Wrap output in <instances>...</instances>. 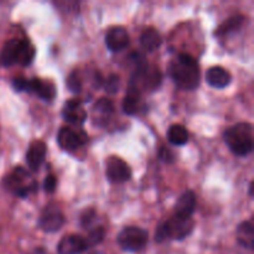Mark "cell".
Here are the masks:
<instances>
[{"label": "cell", "mask_w": 254, "mask_h": 254, "mask_svg": "<svg viewBox=\"0 0 254 254\" xmlns=\"http://www.w3.org/2000/svg\"><path fill=\"white\" fill-rule=\"evenodd\" d=\"M169 73L176 86L185 91L196 89L200 84V67L195 57L189 54H180L169 67Z\"/></svg>", "instance_id": "1"}, {"label": "cell", "mask_w": 254, "mask_h": 254, "mask_svg": "<svg viewBox=\"0 0 254 254\" xmlns=\"http://www.w3.org/2000/svg\"><path fill=\"white\" fill-rule=\"evenodd\" d=\"M226 144L237 156H247L253 150V127L251 123H238L223 134Z\"/></svg>", "instance_id": "2"}, {"label": "cell", "mask_w": 254, "mask_h": 254, "mask_svg": "<svg viewBox=\"0 0 254 254\" xmlns=\"http://www.w3.org/2000/svg\"><path fill=\"white\" fill-rule=\"evenodd\" d=\"M193 230L192 218H183L173 216L170 220L160 223L155 233L156 242H163L166 238L173 240H184Z\"/></svg>", "instance_id": "3"}, {"label": "cell", "mask_w": 254, "mask_h": 254, "mask_svg": "<svg viewBox=\"0 0 254 254\" xmlns=\"http://www.w3.org/2000/svg\"><path fill=\"white\" fill-rule=\"evenodd\" d=\"M5 186L20 197H26L37 188L36 183L31 180L29 173L22 168H15L11 174L5 178Z\"/></svg>", "instance_id": "4"}, {"label": "cell", "mask_w": 254, "mask_h": 254, "mask_svg": "<svg viewBox=\"0 0 254 254\" xmlns=\"http://www.w3.org/2000/svg\"><path fill=\"white\" fill-rule=\"evenodd\" d=\"M146 243H148V232L143 228L129 226L123 228L118 235V245L127 252L141 251Z\"/></svg>", "instance_id": "5"}, {"label": "cell", "mask_w": 254, "mask_h": 254, "mask_svg": "<svg viewBox=\"0 0 254 254\" xmlns=\"http://www.w3.org/2000/svg\"><path fill=\"white\" fill-rule=\"evenodd\" d=\"M106 175L112 183L121 184L130 179L131 170L123 159L118 156H111L106 163Z\"/></svg>", "instance_id": "6"}, {"label": "cell", "mask_w": 254, "mask_h": 254, "mask_svg": "<svg viewBox=\"0 0 254 254\" xmlns=\"http://www.w3.org/2000/svg\"><path fill=\"white\" fill-rule=\"evenodd\" d=\"M87 140V134L83 131L74 130V129L69 128V127H64L60 129L59 134H57V141L59 145L61 146L64 150L67 151H74L78 148H81Z\"/></svg>", "instance_id": "7"}, {"label": "cell", "mask_w": 254, "mask_h": 254, "mask_svg": "<svg viewBox=\"0 0 254 254\" xmlns=\"http://www.w3.org/2000/svg\"><path fill=\"white\" fill-rule=\"evenodd\" d=\"M40 227L47 233L57 232L64 225V216L56 206H47L39 221Z\"/></svg>", "instance_id": "8"}, {"label": "cell", "mask_w": 254, "mask_h": 254, "mask_svg": "<svg viewBox=\"0 0 254 254\" xmlns=\"http://www.w3.org/2000/svg\"><path fill=\"white\" fill-rule=\"evenodd\" d=\"M62 117H64L67 123L72 124V126L81 127L86 123L87 112L83 108L82 102L79 99L73 98L64 103V109H62Z\"/></svg>", "instance_id": "9"}, {"label": "cell", "mask_w": 254, "mask_h": 254, "mask_svg": "<svg viewBox=\"0 0 254 254\" xmlns=\"http://www.w3.org/2000/svg\"><path fill=\"white\" fill-rule=\"evenodd\" d=\"M88 250L86 240L79 235H67L61 238L57 246L59 254H81Z\"/></svg>", "instance_id": "10"}, {"label": "cell", "mask_w": 254, "mask_h": 254, "mask_svg": "<svg viewBox=\"0 0 254 254\" xmlns=\"http://www.w3.org/2000/svg\"><path fill=\"white\" fill-rule=\"evenodd\" d=\"M106 45L113 52L122 51L129 45V35L126 27L114 26L106 35Z\"/></svg>", "instance_id": "11"}, {"label": "cell", "mask_w": 254, "mask_h": 254, "mask_svg": "<svg viewBox=\"0 0 254 254\" xmlns=\"http://www.w3.org/2000/svg\"><path fill=\"white\" fill-rule=\"evenodd\" d=\"M196 208V195L192 191H185L179 197L174 208V216L183 218H191Z\"/></svg>", "instance_id": "12"}, {"label": "cell", "mask_w": 254, "mask_h": 254, "mask_svg": "<svg viewBox=\"0 0 254 254\" xmlns=\"http://www.w3.org/2000/svg\"><path fill=\"white\" fill-rule=\"evenodd\" d=\"M46 155V144L41 140H35L30 144L26 154L27 166L31 171H37L44 163Z\"/></svg>", "instance_id": "13"}, {"label": "cell", "mask_w": 254, "mask_h": 254, "mask_svg": "<svg viewBox=\"0 0 254 254\" xmlns=\"http://www.w3.org/2000/svg\"><path fill=\"white\" fill-rule=\"evenodd\" d=\"M206 81L211 87L217 89L226 88L232 82V76L226 68L221 66H213L206 72Z\"/></svg>", "instance_id": "14"}, {"label": "cell", "mask_w": 254, "mask_h": 254, "mask_svg": "<svg viewBox=\"0 0 254 254\" xmlns=\"http://www.w3.org/2000/svg\"><path fill=\"white\" fill-rule=\"evenodd\" d=\"M29 91L36 93L40 98L51 101L56 96V87L51 81H42L40 78L29 79Z\"/></svg>", "instance_id": "15"}, {"label": "cell", "mask_w": 254, "mask_h": 254, "mask_svg": "<svg viewBox=\"0 0 254 254\" xmlns=\"http://www.w3.org/2000/svg\"><path fill=\"white\" fill-rule=\"evenodd\" d=\"M20 40L12 39L5 42L4 47L1 50V64L4 66L10 67L16 64L17 54H19Z\"/></svg>", "instance_id": "16"}, {"label": "cell", "mask_w": 254, "mask_h": 254, "mask_svg": "<svg viewBox=\"0 0 254 254\" xmlns=\"http://www.w3.org/2000/svg\"><path fill=\"white\" fill-rule=\"evenodd\" d=\"M161 41H163V39H161L160 32L156 29H154V27H148V29L144 30L140 36L141 46H143L144 50H146L149 52L159 49V46L161 45Z\"/></svg>", "instance_id": "17"}, {"label": "cell", "mask_w": 254, "mask_h": 254, "mask_svg": "<svg viewBox=\"0 0 254 254\" xmlns=\"http://www.w3.org/2000/svg\"><path fill=\"white\" fill-rule=\"evenodd\" d=\"M243 22H245L243 15H233L217 27L215 35L216 36H227V35L233 34V32L238 31L242 27Z\"/></svg>", "instance_id": "18"}, {"label": "cell", "mask_w": 254, "mask_h": 254, "mask_svg": "<svg viewBox=\"0 0 254 254\" xmlns=\"http://www.w3.org/2000/svg\"><path fill=\"white\" fill-rule=\"evenodd\" d=\"M141 92L138 91L134 87L129 86L128 93L123 101V111L126 114L134 116L139 109V103H140Z\"/></svg>", "instance_id": "19"}, {"label": "cell", "mask_w": 254, "mask_h": 254, "mask_svg": "<svg viewBox=\"0 0 254 254\" xmlns=\"http://www.w3.org/2000/svg\"><path fill=\"white\" fill-rule=\"evenodd\" d=\"M237 241L242 247L252 250L254 242V230L251 222H242L237 228Z\"/></svg>", "instance_id": "20"}, {"label": "cell", "mask_w": 254, "mask_h": 254, "mask_svg": "<svg viewBox=\"0 0 254 254\" xmlns=\"http://www.w3.org/2000/svg\"><path fill=\"white\" fill-rule=\"evenodd\" d=\"M168 139L174 145H185L189 141V131L181 124H174L168 130Z\"/></svg>", "instance_id": "21"}, {"label": "cell", "mask_w": 254, "mask_h": 254, "mask_svg": "<svg viewBox=\"0 0 254 254\" xmlns=\"http://www.w3.org/2000/svg\"><path fill=\"white\" fill-rule=\"evenodd\" d=\"M36 50H35L34 45L29 41V40H20V47L19 54H17V64L21 66H29L34 60Z\"/></svg>", "instance_id": "22"}, {"label": "cell", "mask_w": 254, "mask_h": 254, "mask_svg": "<svg viewBox=\"0 0 254 254\" xmlns=\"http://www.w3.org/2000/svg\"><path fill=\"white\" fill-rule=\"evenodd\" d=\"M93 113L97 114L99 118H102V121H106L114 114L113 103L107 98H99L94 104Z\"/></svg>", "instance_id": "23"}, {"label": "cell", "mask_w": 254, "mask_h": 254, "mask_svg": "<svg viewBox=\"0 0 254 254\" xmlns=\"http://www.w3.org/2000/svg\"><path fill=\"white\" fill-rule=\"evenodd\" d=\"M104 235H106V233H104L103 227L93 228V230L88 233V237L86 238V243H87V246H88V248L99 245V243L103 241Z\"/></svg>", "instance_id": "24"}, {"label": "cell", "mask_w": 254, "mask_h": 254, "mask_svg": "<svg viewBox=\"0 0 254 254\" xmlns=\"http://www.w3.org/2000/svg\"><path fill=\"white\" fill-rule=\"evenodd\" d=\"M67 87L73 93H79L82 89V78L77 71H73L67 77Z\"/></svg>", "instance_id": "25"}, {"label": "cell", "mask_w": 254, "mask_h": 254, "mask_svg": "<svg viewBox=\"0 0 254 254\" xmlns=\"http://www.w3.org/2000/svg\"><path fill=\"white\" fill-rule=\"evenodd\" d=\"M119 86H121V79H119L118 74H111L106 79V83H104V88H106L108 93H117Z\"/></svg>", "instance_id": "26"}, {"label": "cell", "mask_w": 254, "mask_h": 254, "mask_svg": "<svg viewBox=\"0 0 254 254\" xmlns=\"http://www.w3.org/2000/svg\"><path fill=\"white\" fill-rule=\"evenodd\" d=\"M12 87L17 92L29 91V79L24 78V77H16L12 79Z\"/></svg>", "instance_id": "27"}, {"label": "cell", "mask_w": 254, "mask_h": 254, "mask_svg": "<svg viewBox=\"0 0 254 254\" xmlns=\"http://www.w3.org/2000/svg\"><path fill=\"white\" fill-rule=\"evenodd\" d=\"M56 186H57V179L56 176L54 175H47L46 179L44 181V189L47 193H52L55 190H56Z\"/></svg>", "instance_id": "28"}, {"label": "cell", "mask_w": 254, "mask_h": 254, "mask_svg": "<svg viewBox=\"0 0 254 254\" xmlns=\"http://www.w3.org/2000/svg\"><path fill=\"white\" fill-rule=\"evenodd\" d=\"M93 217H94L93 210H89L87 211V212H84L83 216H82V226H83V227H88L89 223H91L92 220H93Z\"/></svg>", "instance_id": "29"}, {"label": "cell", "mask_w": 254, "mask_h": 254, "mask_svg": "<svg viewBox=\"0 0 254 254\" xmlns=\"http://www.w3.org/2000/svg\"><path fill=\"white\" fill-rule=\"evenodd\" d=\"M160 155L161 158H163V160L165 161H171V159H173V155H171V153L166 148H161Z\"/></svg>", "instance_id": "30"}]
</instances>
